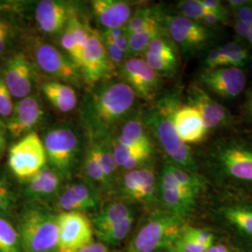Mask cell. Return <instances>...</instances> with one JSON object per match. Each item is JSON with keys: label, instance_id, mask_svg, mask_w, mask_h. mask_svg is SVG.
<instances>
[{"label": "cell", "instance_id": "6da1fadb", "mask_svg": "<svg viewBox=\"0 0 252 252\" xmlns=\"http://www.w3.org/2000/svg\"><path fill=\"white\" fill-rule=\"evenodd\" d=\"M135 99L124 81L104 82L92 91L83 102L81 120L93 140L108 139L116 126L130 119Z\"/></svg>", "mask_w": 252, "mask_h": 252}, {"label": "cell", "instance_id": "7a4b0ae2", "mask_svg": "<svg viewBox=\"0 0 252 252\" xmlns=\"http://www.w3.org/2000/svg\"><path fill=\"white\" fill-rule=\"evenodd\" d=\"M210 179L220 186L252 188V144L242 140H223L213 145L207 154Z\"/></svg>", "mask_w": 252, "mask_h": 252}, {"label": "cell", "instance_id": "3957f363", "mask_svg": "<svg viewBox=\"0 0 252 252\" xmlns=\"http://www.w3.org/2000/svg\"><path fill=\"white\" fill-rule=\"evenodd\" d=\"M210 231L238 252H252V203L225 199L208 211Z\"/></svg>", "mask_w": 252, "mask_h": 252}, {"label": "cell", "instance_id": "277c9868", "mask_svg": "<svg viewBox=\"0 0 252 252\" xmlns=\"http://www.w3.org/2000/svg\"><path fill=\"white\" fill-rule=\"evenodd\" d=\"M178 105L173 99L162 100L144 114L143 123L156 136L169 162L186 171L201 174L198 163L191 150L178 135L172 121V114Z\"/></svg>", "mask_w": 252, "mask_h": 252}, {"label": "cell", "instance_id": "5b68a950", "mask_svg": "<svg viewBox=\"0 0 252 252\" xmlns=\"http://www.w3.org/2000/svg\"><path fill=\"white\" fill-rule=\"evenodd\" d=\"M22 252H52L58 248L57 215L41 203L25 207L19 218Z\"/></svg>", "mask_w": 252, "mask_h": 252}, {"label": "cell", "instance_id": "8992f818", "mask_svg": "<svg viewBox=\"0 0 252 252\" xmlns=\"http://www.w3.org/2000/svg\"><path fill=\"white\" fill-rule=\"evenodd\" d=\"M186 223L163 208L155 209L139 226L130 248L136 252H158L174 248Z\"/></svg>", "mask_w": 252, "mask_h": 252}, {"label": "cell", "instance_id": "52a82bcc", "mask_svg": "<svg viewBox=\"0 0 252 252\" xmlns=\"http://www.w3.org/2000/svg\"><path fill=\"white\" fill-rule=\"evenodd\" d=\"M47 162L63 178H69L76 167L81 152V139L69 126H53L42 138Z\"/></svg>", "mask_w": 252, "mask_h": 252}, {"label": "cell", "instance_id": "ba28073f", "mask_svg": "<svg viewBox=\"0 0 252 252\" xmlns=\"http://www.w3.org/2000/svg\"><path fill=\"white\" fill-rule=\"evenodd\" d=\"M9 170L25 182L34 177L47 165V156L42 138L31 132L20 138L9 150Z\"/></svg>", "mask_w": 252, "mask_h": 252}, {"label": "cell", "instance_id": "9c48e42d", "mask_svg": "<svg viewBox=\"0 0 252 252\" xmlns=\"http://www.w3.org/2000/svg\"><path fill=\"white\" fill-rule=\"evenodd\" d=\"M200 194L179 183L163 164L158 178V199L164 210L187 221L196 209Z\"/></svg>", "mask_w": 252, "mask_h": 252}, {"label": "cell", "instance_id": "30bf717a", "mask_svg": "<svg viewBox=\"0 0 252 252\" xmlns=\"http://www.w3.org/2000/svg\"><path fill=\"white\" fill-rule=\"evenodd\" d=\"M31 46V53L36 66L56 81L66 84H77L80 72L72 61L64 56L56 47L36 39Z\"/></svg>", "mask_w": 252, "mask_h": 252}, {"label": "cell", "instance_id": "8fae6325", "mask_svg": "<svg viewBox=\"0 0 252 252\" xmlns=\"http://www.w3.org/2000/svg\"><path fill=\"white\" fill-rule=\"evenodd\" d=\"M81 75L91 86L99 84L100 81L110 78L115 67L109 60L101 34L91 28L89 38L81 53L79 65Z\"/></svg>", "mask_w": 252, "mask_h": 252}, {"label": "cell", "instance_id": "7c38bea8", "mask_svg": "<svg viewBox=\"0 0 252 252\" xmlns=\"http://www.w3.org/2000/svg\"><path fill=\"white\" fill-rule=\"evenodd\" d=\"M164 23L170 39L184 54H193L203 49L212 35L208 27L180 15L166 16Z\"/></svg>", "mask_w": 252, "mask_h": 252}, {"label": "cell", "instance_id": "4fadbf2b", "mask_svg": "<svg viewBox=\"0 0 252 252\" xmlns=\"http://www.w3.org/2000/svg\"><path fill=\"white\" fill-rule=\"evenodd\" d=\"M198 81L202 88L224 99L238 97L246 87L247 76L243 68L221 66L205 68L199 73Z\"/></svg>", "mask_w": 252, "mask_h": 252}, {"label": "cell", "instance_id": "5bb4252c", "mask_svg": "<svg viewBox=\"0 0 252 252\" xmlns=\"http://www.w3.org/2000/svg\"><path fill=\"white\" fill-rule=\"evenodd\" d=\"M120 190L127 203L151 206L158 199V179L152 165L126 171L120 182Z\"/></svg>", "mask_w": 252, "mask_h": 252}, {"label": "cell", "instance_id": "9a60e30c", "mask_svg": "<svg viewBox=\"0 0 252 252\" xmlns=\"http://www.w3.org/2000/svg\"><path fill=\"white\" fill-rule=\"evenodd\" d=\"M58 247L76 252L93 243L94 227L90 219L81 212H61L57 215Z\"/></svg>", "mask_w": 252, "mask_h": 252}, {"label": "cell", "instance_id": "2e32d148", "mask_svg": "<svg viewBox=\"0 0 252 252\" xmlns=\"http://www.w3.org/2000/svg\"><path fill=\"white\" fill-rule=\"evenodd\" d=\"M123 81L134 91L135 95L146 101L154 99L160 89V76L144 59L127 58L121 67Z\"/></svg>", "mask_w": 252, "mask_h": 252}, {"label": "cell", "instance_id": "e0dca14e", "mask_svg": "<svg viewBox=\"0 0 252 252\" xmlns=\"http://www.w3.org/2000/svg\"><path fill=\"white\" fill-rule=\"evenodd\" d=\"M13 98L29 96L34 85L35 71L32 61L27 54L18 52L9 57L1 75Z\"/></svg>", "mask_w": 252, "mask_h": 252}, {"label": "cell", "instance_id": "ac0fdd59", "mask_svg": "<svg viewBox=\"0 0 252 252\" xmlns=\"http://www.w3.org/2000/svg\"><path fill=\"white\" fill-rule=\"evenodd\" d=\"M44 108L36 95H29L14 103V108L7 120L8 133L15 139H20L34 132L44 118Z\"/></svg>", "mask_w": 252, "mask_h": 252}, {"label": "cell", "instance_id": "d6986e66", "mask_svg": "<svg viewBox=\"0 0 252 252\" xmlns=\"http://www.w3.org/2000/svg\"><path fill=\"white\" fill-rule=\"evenodd\" d=\"M189 105L197 108L208 130L231 126L233 117L225 107L218 103L201 86L190 85L187 92Z\"/></svg>", "mask_w": 252, "mask_h": 252}, {"label": "cell", "instance_id": "ffe728a7", "mask_svg": "<svg viewBox=\"0 0 252 252\" xmlns=\"http://www.w3.org/2000/svg\"><path fill=\"white\" fill-rule=\"evenodd\" d=\"M172 121L180 139L186 144L201 142L208 133L198 109L189 104L177 106L173 111Z\"/></svg>", "mask_w": 252, "mask_h": 252}, {"label": "cell", "instance_id": "44dd1931", "mask_svg": "<svg viewBox=\"0 0 252 252\" xmlns=\"http://www.w3.org/2000/svg\"><path fill=\"white\" fill-rule=\"evenodd\" d=\"M100 205V195L95 188L87 183L69 185L59 193L57 207L61 212H86Z\"/></svg>", "mask_w": 252, "mask_h": 252}, {"label": "cell", "instance_id": "7402d4cb", "mask_svg": "<svg viewBox=\"0 0 252 252\" xmlns=\"http://www.w3.org/2000/svg\"><path fill=\"white\" fill-rule=\"evenodd\" d=\"M71 11V6L66 2L42 0L36 6V24L42 32L50 36L62 34Z\"/></svg>", "mask_w": 252, "mask_h": 252}, {"label": "cell", "instance_id": "603a6c76", "mask_svg": "<svg viewBox=\"0 0 252 252\" xmlns=\"http://www.w3.org/2000/svg\"><path fill=\"white\" fill-rule=\"evenodd\" d=\"M63 177L46 165L34 177L25 181L24 193L32 203H42L59 195Z\"/></svg>", "mask_w": 252, "mask_h": 252}, {"label": "cell", "instance_id": "cb8c5ba5", "mask_svg": "<svg viewBox=\"0 0 252 252\" xmlns=\"http://www.w3.org/2000/svg\"><path fill=\"white\" fill-rule=\"evenodd\" d=\"M91 6L100 25L105 29L126 27L132 16L131 6L126 1L94 0Z\"/></svg>", "mask_w": 252, "mask_h": 252}, {"label": "cell", "instance_id": "d4e9b609", "mask_svg": "<svg viewBox=\"0 0 252 252\" xmlns=\"http://www.w3.org/2000/svg\"><path fill=\"white\" fill-rule=\"evenodd\" d=\"M41 90L52 106L62 113H67L76 108L78 97L71 85L59 81H47L41 85Z\"/></svg>", "mask_w": 252, "mask_h": 252}, {"label": "cell", "instance_id": "484cf974", "mask_svg": "<svg viewBox=\"0 0 252 252\" xmlns=\"http://www.w3.org/2000/svg\"><path fill=\"white\" fill-rule=\"evenodd\" d=\"M135 214L134 207L130 203L124 201H115L102 207L92 219L94 232L98 233L109 226L113 225L127 217Z\"/></svg>", "mask_w": 252, "mask_h": 252}, {"label": "cell", "instance_id": "4316f807", "mask_svg": "<svg viewBox=\"0 0 252 252\" xmlns=\"http://www.w3.org/2000/svg\"><path fill=\"white\" fill-rule=\"evenodd\" d=\"M114 139L120 144L130 148L153 149V143L146 131L144 123L138 119H128Z\"/></svg>", "mask_w": 252, "mask_h": 252}, {"label": "cell", "instance_id": "83f0119b", "mask_svg": "<svg viewBox=\"0 0 252 252\" xmlns=\"http://www.w3.org/2000/svg\"><path fill=\"white\" fill-rule=\"evenodd\" d=\"M89 149L94 154L105 175L112 184L118 166L113 157L111 143L108 141V139L93 140Z\"/></svg>", "mask_w": 252, "mask_h": 252}, {"label": "cell", "instance_id": "f1b7e54d", "mask_svg": "<svg viewBox=\"0 0 252 252\" xmlns=\"http://www.w3.org/2000/svg\"><path fill=\"white\" fill-rule=\"evenodd\" d=\"M135 221V214L127 217L117 223L109 226L105 230L95 233L101 243L118 245L124 241L130 234Z\"/></svg>", "mask_w": 252, "mask_h": 252}, {"label": "cell", "instance_id": "f546056e", "mask_svg": "<svg viewBox=\"0 0 252 252\" xmlns=\"http://www.w3.org/2000/svg\"><path fill=\"white\" fill-rule=\"evenodd\" d=\"M157 25H161V16L159 12L153 8H144L138 9L131 16L125 30L126 35L129 36Z\"/></svg>", "mask_w": 252, "mask_h": 252}, {"label": "cell", "instance_id": "4dcf8cb0", "mask_svg": "<svg viewBox=\"0 0 252 252\" xmlns=\"http://www.w3.org/2000/svg\"><path fill=\"white\" fill-rule=\"evenodd\" d=\"M162 35V25H157L127 36L129 54L136 55L145 53L153 39Z\"/></svg>", "mask_w": 252, "mask_h": 252}, {"label": "cell", "instance_id": "1f68e13d", "mask_svg": "<svg viewBox=\"0 0 252 252\" xmlns=\"http://www.w3.org/2000/svg\"><path fill=\"white\" fill-rule=\"evenodd\" d=\"M83 169L86 177L91 182L98 185L104 189H109L111 187V182L105 175L99 162L90 149H88L87 153L85 154L83 161Z\"/></svg>", "mask_w": 252, "mask_h": 252}, {"label": "cell", "instance_id": "d6a6232c", "mask_svg": "<svg viewBox=\"0 0 252 252\" xmlns=\"http://www.w3.org/2000/svg\"><path fill=\"white\" fill-rule=\"evenodd\" d=\"M0 252H22L18 231L0 216Z\"/></svg>", "mask_w": 252, "mask_h": 252}, {"label": "cell", "instance_id": "836d02e7", "mask_svg": "<svg viewBox=\"0 0 252 252\" xmlns=\"http://www.w3.org/2000/svg\"><path fill=\"white\" fill-rule=\"evenodd\" d=\"M145 53H149L162 59L180 63L176 45L170 38H167L163 35L154 38Z\"/></svg>", "mask_w": 252, "mask_h": 252}, {"label": "cell", "instance_id": "e575fe53", "mask_svg": "<svg viewBox=\"0 0 252 252\" xmlns=\"http://www.w3.org/2000/svg\"><path fill=\"white\" fill-rule=\"evenodd\" d=\"M15 194L7 175L0 172V216L9 215L15 206Z\"/></svg>", "mask_w": 252, "mask_h": 252}, {"label": "cell", "instance_id": "d590c367", "mask_svg": "<svg viewBox=\"0 0 252 252\" xmlns=\"http://www.w3.org/2000/svg\"><path fill=\"white\" fill-rule=\"evenodd\" d=\"M179 15L186 17V18L196 21L200 24L203 23L204 19L209 13L201 0H182L178 4Z\"/></svg>", "mask_w": 252, "mask_h": 252}, {"label": "cell", "instance_id": "8d00e7d4", "mask_svg": "<svg viewBox=\"0 0 252 252\" xmlns=\"http://www.w3.org/2000/svg\"><path fill=\"white\" fill-rule=\"evenodd\" d=\"M144 60L146 63L150 65V67L157 73L160 77L161 76L170 77L175 75L178 71V67L180 64V63L162 59L149 53H145Z\"/></svg>", "mask_w": 252, "mask_h": 252}, {"label": "cell", "instance_id": "74e56055", "mask_svg": "<svg viewBox=\"0 0 252 252\" xmlns=\"http://www.w3.org/2000/svg\"><path fill=\"white\" fill-rule=\"evenodd\" d=\"M240 46L237 42H229L209 51L204 60L205 68H216L221 65L226 56Z\"/></svg>", "mask_w": 252, "mask_h": 252}, {"label": "cell", "instance_id": "f35d334b", "mask_svg": "<svg viewBox=\"0 0 252 252\" xmlns=\"http://www.w3.org/2000/svg\"><path fill=\"white\" fill-rule=\"evenodd\" d=\"M61 45L63 47V50L65 51V53L68 55V58L79 68V65L81 63L82 51L79 45L77 44L70 28L67 27V24H66V27L64 28L63 33L61 34Z\"/></svg>", "mask_w": 252, "mask_h": 252}, {"label": "cell", "instance_id": "ab89813d", "mask_svg": "<svg viewBox=\"0 0 252 252\" xmlns=\"http://www.w3.org/2000/svg\"><path fill=\"white\" fill-rule=\"evenodd\" d=\"M14 108L13 97L0 75V118L8 120Z\"/></svg>", "mask_w": 252, "mask_h": 252}, {"label": "cell", "instance_id": "60d3db41", "mask_svg": "<svg viewBox=\"0 0 252 252\" xmlns=\"http://www.w3.org/2000/svg\"><path fill=\"white\" fill-rule=\"evenodd\" d=\"M250 58L251 56H250L249 51L240 45L226 56L220 67L231 66V67L242 68L249 63Z\"/></svg>", "mask_w": 252, "mask_h": 252}, {"label": "cell", "instance_id": "b9f144b4", "mask_svg": "<svg viewBox=\"0 0 252 252\" xmlns=\"http://www.w3.org/2000/svg\"><path fill=\"white\" fill-rule=\"evenodd\" d=\"M101 37L103 39L106 51L108 53L109 60L111 61V63L114 65V67L115 68H116V66L122 67V65L126 62V54H124L113 41H111L110 39L106 38V37H103L102 36H101Z\"/></svg>", "mask_w": 252, "mask_h": 252}, {"label": "cell", "instance_id": "7bdbcfd3", "mask_svg": "<svg viewBox=\"0 0 252 252\" xmlns=\"http://www.w3.org/2000/svg\"><path fill=\"white\" fill-rule=\"evenodd\" d=\"M201 3L206 9L216 15L217 17L220 19L223 24L225 23L228 19V9L225 6L218 0H201Z\"/></svg>", "mask_w": 252, "mask_h": 252}, {"label": "cell", "instance_id": "ee69618b", "mask_svg": "<svg viewBox=\"0 0 252 252\" xmlns=\"http://www.w3.org/2000/svg\"><path fill=\"white\" fill-rule=\"evenodd\" d=\"M236 18L252 28V3L234 10Z\"/></svg>", "mask_w": 252, "mask_h": 252}, {"label": "cell", "instance_id": "f6af8a7d", "mask_svg": "<svg viewBox=\"0 0 252 252\" xmlns=\"http://www.w3.org/2000/svg\"><path fill=\"white\" fill-rule=\"evenodd\" d=\"M8 129L6 123L0 118V158L2 157L3 153L5 152L7 144H8Z\"/></svg>", "mask_w": 252, "mask_h": 252}, {"label": "cell", "instance_id": "bcb514c9", "mask_svg": "<svg viewBox=\"0 0 252 252\" xmlns=\"http://www.w3.org/2000/svg\"><path fill=\"white\" fill-rule=\"evenodd\" d=\"M234 33L238 38L246 40V38H247V36L249 35L252 28L249 26H247L246 24L242 23L241 21L235 19L234 23Z\"/></svg>", "mask_w": 252, "mask_h": 252}, {"label": "cell", "instance_id": "7dc6e473", "mask_svg": "<svg viewBox=\"0 0 252 252\" xmlns=\"http://www.w3.org/2000/svg\"><path fill=\"white\" fill-rule=\"evenodd\" d=\"M205 252H238L235 251L233 247L229 244L225 243L224 241L219 239L216 243L213 244L209 249H207Z\"/></svg>", "mask_w": 252, "mask_h": 252}, {"label": "cell", "instance_id": "c3c4849f", "mask_svg": "<svg viewBox=\"0 0 252 252\" xmlns=\"http://www.w3.org/2000/svg\"><path fill=\"white\" fill-rule=\"evenodd\" d=\"M9 34H10V26L7 23L4 27L0 28V55L6 49V46L9 40Z\"/></svg>", "mask_w": 252, "mask_h": 252}, {"label": "cell", "instance_id": "681fc988", "mask_svg": "<svg viewBox=\"0 0 252 252\" xmlns=\"http://www.w3.org/2000/svg\"><path fill=\"white\" fill-rule=\"evenodd\" d=\"M74 252H108V250L107 246L101 242H93Z\"/></svg>", "mask_w": 252, "mask_h": 252}, {"label": "cell", "instance_id": "f907efd6", "mask_svg": "<svg viewBox=\"0 0 252 252\" xmlns=\"http://www.w3.org/2000/svg\"><path fill=\"white\" fill-rule=\"evenodd\" d=\"M229 7H231L233 10H236V9H240L242 7H245L247 5L252 4V1H247V0H230L227 1Z\"/></svg>", "mask_w": 252, "mask_h": 252}, {"label": "cell", "instance_id": "816d5d0a", "mask_svg": "<svg viewBox=\"0 0 252 252\" xmlns=\"http://www.w3.org/2000/svg\"><path fill=\"white\" fill-rule=\"evenodd\" d=\"M246 112L248 117L252 122V88L249 92L247 96V102H246Z\"/></svg>", "mask_w": 252, "mask_h": 252}, {"label": "cell", "instance_id": "f5cc1de1", "mask_svg": "<svg viewBox=\"0 0 252 252\" xmlns=\"http://www.w3.org/2000/svg\"><path fill=\"white\" fill-rule=\"evenodd\" d=\"M246 40L248 41V43H249L250 45L252 46V28L251 29V31H250V33H249V35L247 36Z\"/></svg>", "mask_w": 252, "mask_h": 252}, {"label": "cell", "instance_id": "db71d44e", "mask_svg": "<svg viewBox=\"0 0 252 252\" xmlns=\"http://www.w3.org/2000/svg\"><path fill=\"white\" fill-rule=\"evenodd\" d=\"M179 252L175 248H171V249H167V250H163V251H161V252Z\"/></svg>", "mask_w": 252, "mask_h": 252}, {"label": "cell", "instance_id": "11a10c76", "mask_svg": "<svg viewBox=\"0 0 252 252\" xmlns=\"http://www.w3.org/2000/svg\"><path fill=\"white\" fill-rule=\"evenodd\" d=\"M70 252V251H66V250H63V249H60L59 247L56 249V250H54V252Z\"/></svg>", "mask_w": 252, "mask_h": 252}, {"label": "cell", "instance_id": "9f6ffc18", "mask_svg": "<svg viewBox=\"0 0 252 252\" xmlns=\"http://www.w3.org/2000/svg\"><path fill=\"white\" fill-rule=\"evenodd\" d=\"M6 24H7V22H6V21H4V20H1V19H0V28H2V27H4Z\"/></svg>", "mask_w": 252, "mask_h": 252}, {"label": "cell", "instance_id": "6f0895ef", "mask_svg": "<svg viewBox=\"0 0 252 252\" xmlns=\"http://www.w3.org/2000/svg\"><path fill=\"white\" fill-rule=\"evenodd\" d=\"M135 252V251H134V250H133V249H131V248H129V249H128V251H127V252Z\"/></svg>", "mask_w": 252, "mask_h": 252}]
</instances>
